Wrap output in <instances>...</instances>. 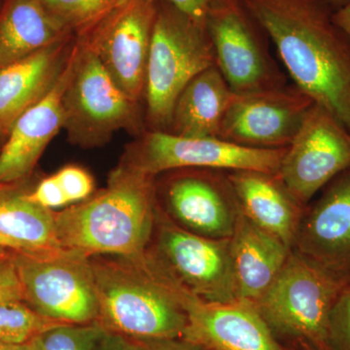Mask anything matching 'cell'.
Listing matches in <instances>:
<instances>
[{
    "label": "cell",
    "instance_id": "1",
    "mask_svg": "<svg viewBox=\"0 0 350 350\" xmlns=\"http://www.w3.org/2000/svg\"><path fill=\"white\" fill-rule=\"evenodd\" d=\"M296 86L350 131V38L326 0H241Z\"/></svg>",
    "mask_w": 350,
    "mask_h": 350
},
{
    "label": "cell",
    "instance_id": "2",
    "mask_svg": "<svg viewBox=\"0 0 350 350\" xmlns=\"http://www.w3.org/2000/svg\"><path fill=\"white\" fill-rule=\"evenodd\" d=\"M155 180L156 177L120 162L108 176L107 188L55 211L61 247L89 257H145L158 213Z\"/></svg>",
    "mask_w": 350,
    "mask_h": 350
},
{
    "label": "cell",
    "instance_id": "3",
    "mask_svg": "<svg viewBox=\"0 0 350 350\" xmlns=\"http://www.w3.org/2000/svg\"><path fill=\"white\" fill-rule=\"evenodd\" d=\"M100 324L108 333L131 340L183 338L187 314L182 287L152 261L92 256Z\"/></svg>",
    "mask_w": 350,
    "mask_h": 350
},
{
    "label": "cell",
    "instance_id": "4",
    "mask_svg": "<svg viewBox=\"0 0 350 350\" xmlns=\"http://www.w3.org/2000/svg\"><path fill=\"white\" fill-rule=\"evenodd\" d=\"M157 12L145 87L146 130L167 131L174 103L193 78L216 66L206 22L167 0H156Z\"/></svg>",
    "mask_w": 350,
    "mask_h": 350
},
{
    "label": "cell",
    "instance_id": "5",
    "mask_svg": "<svg viewBox=\"0 0 350 350\" xmlns=\"http://www.w3.org/2000/svg\"><path fill=\"white\" fill-rule=\"evenodd\" d=\"M75 38L77 54L63 98V130L68 142L84 149L96 148L121 130L142 135L146 131L144 105L128 98L93 51Z\"/></svg>",
    "mask_w": 350,
    "mask_h": 350
},
{
    "label": "cell",
    "instance_id": "6",
    "mask_svg": "<svg viewBox=\"0 0 350 350\" xmlns=\"http://www.w3.org/2000/svg\"><path fill=\"white\" fill-rule=\"evenodd\" d=\"M25 301L43 317L68 324L98 320L93 269L78 251H14Z\"/></svg>",
    "mask_w": 350,
    "mask_h": 350
},
{
    "label": "cell",
    "instance_id": "7",
    "mask_svg": "<svg viewBox=\"0 0 350 350\" xmlns=\"http://www.w3.org/2000/svg\"><path fill=\"white\" fill-rule=\"evenodd\" d=\"M342 288L301 253H290L271 286L255 301L265 321L278 330L330 350V317Z\"/></svg>",
    "mask_w": 350,
    "mask_h": 350
},
{
    "label": "cell",
    "instance_id": "8",
    "mask_svg": "<svg viewBox=\"0 0 350 350\" xmlns=\"http://www.w3.org/2000/svg\"><path fill=\"white\" fill-rule=\"evenodd\" d=\"M206 25L216 66L237 94L269 91L288 84L269 51V38L241 0H211Z\"/></svg>",
    "mask_w": 350,
    "mask_h": 350
},
{
    "label": "cell",
    "instance_id": "9",
    "mask_svg": "<svg viewBox=\"0 0 350 350\" xmlns=\"http://www.w3.org/2000/svg\"><path fill=\"white\" fill-rule=\"evenodd\" d=\"M147 254L177 284L208 303L238 301L229 239L199 236L158 207Z\"/></svg>",
    "mask_w": 350,
    "mask_h": 350
},
{
    "label": "cell",
    "instance_id": "10",
    "mask_svg": "<svg viewBox=\"0 0 350 350\" xmlns=\"http://www.w3.org/2000/svg\"><path fill=\"white\" fill-rule=\"evenodd\" d=\"M286 150L251 148L219 137H179L146 130L126 146L121 162L154 177L180 169L278 174Z\"/></svg>",
    "mask_w": 350,
    "mask_h": 350
},
{
    "label": "cell",
    "instance_id": "11",
    "mask_svg": "<svg viewBox=\"0 0 350 350\" xmlns=\"http://www.w3.org/2000/svg\"><path fill=\"white\" fill-rule=\"evenodd\" d=\"M156 12L155 0H125L76 36L98 57L115 85L144 105Z\"/></svg>",
    "mask_w": 350,
    "mask_h": 350
},
{
    "label": "cell",
    "instance_id": "12",
    "mask_svg": "<svg viewBox=\"0 0 350 350\" xmlns=\"http://www.w3.org/2000/svg\"><path fill=\"white\" fill-rule=\"evenodd\" d=\"M224 170L180 169L159 174L155 180L158 204L177 225L193 234L229 239L241 207Z\"/></svg>",
    "mask_w": 350,
    "mask_h": 350
},
{
    "label": "cell",
    "instance_id": "13",
    "mask_svg": "<svg viewBox=\"0 0 350 350\" xmlns=\"http://www.w3.org/2000/svg\"><path fill=\"white\" fill-rule=\"evenodd\" d=\"M350 169V131L327 108L314 103L287 147L278 175L306 206L334 178Z\"/></svg>",
    "mask_w": 350,
    "mask_h": 350
},
{
    "label": "cell",
    "instance_id": "14",
    "mask_svg": "<svg viewBox=\"0 0 350 350\" xmlns=\"http://www.w3.org/2000/svg\"><path fill=\"white\" fill-rule=\"evenodd\" d=\"M313 103L314 100L295 84L236 94L218 137L251 148H287Z\"/></svg>",
    "mask_w": 350,
    "mask_h": 350
},
{
    "label": "cell",
    "instance_id": "15",
    "mask_svg": "<svg viewBox=\"0 0 350 350\" xmlns=\"http://www.w3.org/2000/svg\"><path fill=\"white\" fill-rule=\"evenodd\" d=\"M296 239L299 253L344 291L350 290V169L334 178L303 215Z\"/></svg>",
    "mask_w": 350,
    "mask_h": 350
},
{
    "label": "cell",
    "instance_id": "16",
    "mask_svg": "<svg viewBox=\"0 0 350 350\" xmlns=\"http://www.w3.org/2000/svg\"><path fill=\"white\" fill-rule=\"evenodd\" d=\"M187 314L183 340L211 350H282L254 304L208 303L182 288Z\"/></svg>",
    "mask_w": 350,
    "mask_h": 350
},
{
    "label": "cell",
    "instance_id": "17",
    "mask_svg": "<svg viewBox=\"0 0 350 350\" xmlns=\"http://www.w3.org/2000/svg\"><path fill=\"white\" fill-rule=\"evenodd\" d=\"M77 42L66 68L49 93L23 113L6 135L0 150V184H13L31 178L43 152L64 126V90L72 72Z\"/></svg>",
    "mask_w": 350,
    "mask_h": 350
},
{
    "label": "cell",
    "instance_id": "18",
    "mask_svg": "<svg viewBox=\"0 0 350 350\" xmlns=\"http://www.w3.org/2000/svg\"><path fill=\"white\" fill-rule=\"evenodd\" d=\"M75 36L0 69V135L6 137L23 113L42 100L62 75Z\"/></svg>",
    "mask_w": 350,
    "mask_h": 350
},
{
    "label": "cell",
    "instance_id": "19",
    "mask_svg": "<svg viewBox=\"0 0 350 350\" xmlns=\"http://www.w3.org/2000/svg\"><path fill=\"white\" fill-rule=\"evenodd\" d=\"M241 213L287 246L296 239L304 206L278 174L237 170L228 172Z\"/></svg>",
    "mask_w": 350,
    "mask_h": 350
},
{
    "label": "cell",
    "instance_id": "20",
    "mask_svg": "<svg viewBox=\"0 0 350 350\" xmlns=\"http://www.w3.org/2000/svg\"><path fill=\"white\" fill-rule=\"evenodd\" d=\"M230 247L238 300L255 301L271 286L289 257V246L246 217H237Z\"/></svg>",
    "mask_w": 350,
    "mask_h": 350
},
{
    "label": "cell",
    "instance_id": "21",
    "mask_svg": "<svg viewBox=\"0 0 350 350\" xmlns=\"http://www.w3.org/2000/svg\"><path fill=\"white\" fill-rule=\"evenodd\" d=\"M43 0H2L0 5V69L69 36Z\"/></svg>",
    "mask_w": 350,
    "mask_h": 350
},
{
    "label": "cell",
    "instance_id": "22",
    "mask_svg": "<svg viewBox=\"0 0 350 350\" xmlns=\"http://www.w3.org/2000/svg\"><path fill=\"white\" fill-rule=\"evenodd\" d=\"M234 96L217 66L206 69L182 90L167 133L186 137H218Z\"/></svg>",
    "mask_w": 350,
    "mask_h": 350
},
{
    "label": "cell",
    "instance_id": "23",
    "mask_svg": "<svg viewBox=\"0 0 350 350\" xmlns=\"http://www.w3.org/2000/svg\"><path fill=\"white\" fill-rule=\"evenodd\" d=\"M29 181L0 184V232L22 244L25 251L59 250L55 211L25 198Z\"/></svg>",
    "mask_w": 350,
    "mask_h": 350
},
{
    "label": "cell",
    "instance_id": "24",
    "mask_svg": "<svg viewBox=\"0 0 350 350\" xmlns=\"http://www.w3.org/2000/svg\"><path fill=\"white\" fill-rule=\"evenodd\" d=\"M43 317L24 301H10L0 304V344L27 345L45 332L63 325Z\"/></svg>",
    "mask_w": 350,
    "mask_h": 350
},
{
    "label": "cell",
    "instance_id": "25",
    "mask_svg": "<svg viewBox=\"0 0 350 350\" xmlns=\"http://www.w3.org/2000/svg\"><path fill=\"white\" fill-rule=\"evenodd\" d=\"M48 11L77 36L103 19L125 0H43Z\"/></svg>",
    "mask_w": 350,
    "mask_h": 350
},
{
    "label": "cell",
    "instance_id": "26",
    "mask_svg": "<svg viewBox=\"0 0 350 350\" xmlns=\"http://www.w3.org/2000/svg\"><path fill=\"white\" fill-rule=\"evenodd\" d=\"M100 324H63L40 336L44 350H96L105 334Z\"/></svg>",
    "mask_w": 350,
    "mask_h": 350
},
{
    "label": "cell",
    "instance_id": "27",
    "mask_svg": "<svg viewBox=\"0 0 350 350\" xmlns=\"http://www.w3.org/2000/svg\"><path fill=\"white\" fill-rule=\"evenodd\" d=\"M55 175L61 184L69 204L84 202L94 194V178L86 170L79 165H66Z\"/></svg>",
    "mask_w": 350,
    "mask_h": 350
},
{
    "label": "cell",
    "instance_id": "28",
    "mask_svg": "<svg viewBox=\"0 0 350 350\" xmlns=\"http://www.w3.org/2000/svg\"><path fill=\"white\" fill-rule=\"evenodd\" d=\"M330 347L350 350V290L340 293L330 317Z\"/></svg>",
    "mask_w": 350,
    "mask_h": 350
},
{
    "label": "cell",
    "instance_id": "29",
    "mask_svg": "<svg viewBox=\"0 0 350 350\" xmlns=\"http://www.w3.org/2000/svg\"><path fill=\"white\" fill-rule=\"evenodd\" d=\"M25 198L29 202L51 211L69 204L68 198L55 174L41 179L34 187L27 189Z\"/></svg>",
    "mask_w": 350,
    "mask_h": 350
},
{
    "label": "cell",
    "instance_id": "30",
    "mask_svg": "<svg viewBox=\"0 0 350 350\" xmlns=\"http://www.w3.org/2000/svg\"><path fill=\"white\" fill-rule=\"evenodd\" d=\"M14 251L9 256L0 259V304L10 301H25L24 289L14 262Z\"/></svg>",
    "mask_w": 350,
    "mask_h": 350
},
{
    "label": "cell",
    "instance_id": "31",
    "mask_svg": "<svg viewBox=\"0 0 350 350\" xmlns=\"http://www.w3.org/2000/svg\"><path fill=\"white\" fill-rule=\"evenodd\" d=\"M96 350H145L138 340L105 332Z\"/></svg>",
    "mask_w": 350,
    "mask_h": 350
},
{
    "label": "cell",
    "instance_id": "32",
    "mask_svg": "<svg viewBox=\"0 0 350 350\" xmlns=\"http://www.w3.org/2000/svg\"><path fill=\"white\" fill-rule=\"evenodd\" d=\"M156 1V0H155ZM195 19L206 22L207 8L211 0H167Z\"/></svg>",
    "mask_w": 350,
    "mask_h": 350
},
{
    "label": "cell",
    "instance_id": "33",
    "mask_svg": "<svg viewBox=\"0 0 350 350\" xmlns=\"http://www.w3.org/2000/svg\"><path fill=\"white\" fill-rule=\"evenodd\" d=\"M140 342L144 345L145 350H198L200 349L197 345L190 344L184 340L182 342L177 340H159Z\"/></svg>",
    "mask_w": 350,
    "mask_h": 350
},
{
    "label": "cell",
    "instance_id": "34",
    "mask_svg": "<svg viewBox=\"0 0 350 350\" xmlns=\"http://www.w3.org/2000/svg\"><path fill=\"white\" fill-rule=\"evenodd\" d=\"M333 19L336 24L344 29L345 33L350 38V2L347 5L342 7L340 10L335 11Z\"/></svg>",
    "mask_w": 350,
    "mask_h": 350
},
{
    "label": "cell",
    "instance_id": "35",
    "mask_svg": "<svg viewBox=\"0 0 350 350\" xmlns=\"http://www.w3.org/2000/svg\"><path fill=\"white\" fill-rule=\"evenodd\" d=\"M0 246L5 247L7 250H16V251H25L24 246L14 239L8 238V237L4 236L0 232Z\"/></svg>",
    "mask_w": 350,
    "mask_h": 350
},
{
    "label": "cell",
    "instance_id": "36",
    "mask_svg": "<svg viewBox=\"0 0 350 350\" xmlns=\"http://www.w3.org/2000/svg\"><path fill=\"white\" fill-rule=\"evenodd\" d=\"M326 1L330 4V6L334 9V10L337 11L340 10L342 7L347 5V4L349 3L350 0H326Z\"/></svg>",
    "mask_w": 350,
    "mask_h": 350
},
{
    "label": "cell",
    "instance_id": "37",
    "mask_svg": "<svg viewBox=\"0 0 350 350\" xmlns=\"http://www.w3.org/2000/svg\"><path fill=\"white\" fill-rule=\"evenodd\" d=\"M0 350H29V344L21 345L0 344Z\"/></svg>",
    "mask_w": 350,
    "mask_h": 350
},
{
    "label": "cell",
    "instance_id": "38",
    "mask_svg": "<svg viewBox=\"0 0 350 350\" xmlns=\"http://www.w3.org/2000/svg\"><path fill=\"white\" fill-rule=\"evenodd\" d=\"M29 350H44L42 345H41L40 337L34 338L32 342H29Z\"/></svg>",
    "mask_w": 350,
    "mask_h": 350
},
{
    "label": "cell",
    "instance_id": "39",
    "mask_svg": "<svg viewBox=\"0 0 350 350\" xmlns=\"http://www.w3.org/2000/svg\"><path fill=\"white\" fill-rule=\"evenodd\" d=\"M12 251L14 250H7V248L0 246V259L9 256L12 253Z\"/></svg>",
    "mask_w": 350,
    "mask_h": 350
},
{
    "label": "cell",
    "instance_id": "40",
    "mask_svg": "<svg viewBox=\"0 0 350 350\" xmlns=\"http://www.w3.org/2000/svg\"><path fill=\"white\" fill-rule=\"evenodd\" d=\"M5 137H3V135H0V150H1L2 145H3L4 142H5Z\"/></svg>",
    "mask_w": 350,
    "mask_h": 350
},
{
    "label": "cell",
    "instance_id": "41",
    "mask_svg": "<svg viewBox=\"0 0 350 350\" xmlns=\"http://www.w3.org/2000/svg\"><path fill=\"white\" fill-rule=\"evenodd\" d=\"M2 0H0V5H1Z\"/></svg>",
    "mask_w": 350,
    "mask_h": 350
}]
</instances>
